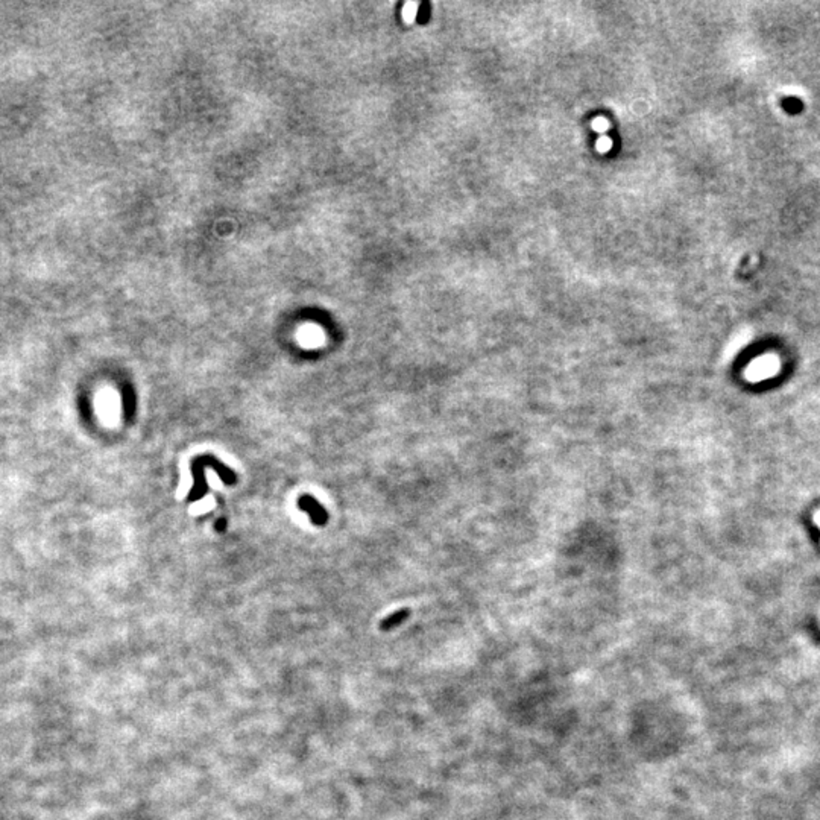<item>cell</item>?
Segmentation results:
<instances>
[{
    "mask_svg": "<svg viewBox=\"0 0 820 820\" xmlns=\"http://www.w3.org/2000/svg\"><path fill=\"white\" fill-rule=\"evenodd\" d=\"M205 468L207 465L204 456H198L192 460V474L195 479V485L187 496L189 503H195V501L202 500L205 497V494L209 492V485H207L205 479Z\"/></svg>",
    "mask_w": 820,
    "mask_h": 820,
    "instance_id": "1",
    "label": "cell"
},
{
    "mask_svg": "<svg viewBox=\"0 0 820 820\" xmlns=\"http://www.w3.org/2000/svg\"><path fill=\"white\" fill-rule=\"evenodd\" d=\"M779 369V362L776 357H771V356H766L762 357V359L755 360L749 369L746 371V378L749 381H761V380H766L774 377L775 374Z\"/></svg>",
    "mask_w": 820,
    "mask_h": 820,
    "instance_id": "2",
    "label": "cell"
},
{
    "mask_svg": "<svg viewBox=\"0 0 820 820\" xmlns=\"http://www.w3.org/2000/svg\"><path fill=\"white\" fill-rule=\"evenodd\" d=\"M298 507L310 516V521L317 527H322L329 523V512L313 496H308V494L301 496L298 498Z\"/></svg>",
    "mask_w": 820,
    "mask_h": 820,
    "instance_id": "3",
    "label": "cell"
},
{
    "mask_svg": "<svg viewBox=\"0 0 820 820\" xmlns=\"http://www.w3.org/2000/svg\"><path fill=\"white\" fill-rule=\"evenodd\" d=\"M409 617H410V609H408V608L398 609V611L392 612V614H389L387 617H385L383 620H381L380 626H378L380 631H383V632L392 631V629H395L398 626H401Z\"/></svg>",
    "mask_w": 820,
    "mask_h": 820,
    "instance_id": "4",
    "label": "cell"
},
{
    "mask_svg": "<svg viewBox=\"0 0 820 820\" xmlns=\"http://www.w3.org/2000/svg\"><path fill=\"white\" fill-rule=\"evenodd\" d=\"M418 2H408L404 3L403 6V20L405 23H412L417 17V11H418Z\"/></svg>",
    "mask_w": 820,
    "mask_h": 820,
    "instance_id": "5",
    "label": "cell"
},
{
    "mask_svg": "<svg viewBox=\"0 0 820 820\" xmlns=\"http://www.w3.org/2000/svg\"><path fill=\"white\" fill-rule=\"evenodd\" d=\"M595 148L602 154L608 152V150L612 148V140L608 137V135H600L599 140H597V143H595Z\"/></svg>",
    "mask_w": 820,
    "mask_h": 820,
    "instance_id": "6",
    "label": "cell"
},
{
    "mask_svg": "<svg viewBox=\"0 0 820 820\" xmlns=\"http://www.w3.org/2000/svg\"><path fill=\"white\" fill-rule=\"evenodd\" d=\"M591 126H593L594 131H597L599 134L604 135V132H607L609 130V122L607 121V119L597 117V119H594V121H593Z\"/></svg>",
    "mask_w": 820,
    "mask_h": 820,
    "instance_id": "7",
    "label": "cell"
},
{
    "mask_svg": "<svg viewBox=\"0 0 820 820\" xmlns=\"http://www.w3.org/2000/svg\"><path fill=\"white\" fill-rule=\"evenodd\" d=\"M814 523L819 525V529H820V509L814 514Z\"/></svg>",
    "mask_w": 820,
    "mask_h": 820,
    "instance_id": "8",
    "label": "cell"
}]
</instances>
